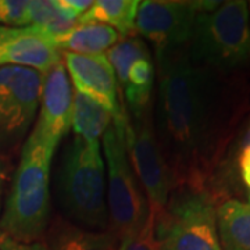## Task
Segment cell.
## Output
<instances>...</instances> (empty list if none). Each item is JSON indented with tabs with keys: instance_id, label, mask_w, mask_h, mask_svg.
I'll use <instances>...</instances> for the list:
<instances>
[{
	"instance_id": "cell-26",
	"label": "cell",
	"mask_w": 250,
	"mask_h": 250,
	"mask_svg": "<svg viewBox=\"0 0 250 250\" xmlns=\"http://www.w3.org/2000/svg\"><path fill=\"white\" fill-rule=\"evenodd\" d=\"M6 177H7V164L0 157V208H1V197H3V189H4V184H6Z\"/></svg>"
},
{
	"instance_id": "cell-14",
	"label": "cell",
	"mask_w": 250,
	"mask_h": 250,
	"mask_svg": "<svg viewBox=\"0 0 250 250\" xmlns=\"http://www.w3.org/2000/svg\"><path fill=\"white\" fill-rule=\"evenodd\" d=\"M217 227L223 250H250V203L228 199L217 206Z\"/></svg>"
},
{
	"instance_id": "cell-18",
	"label": "cell",
	"mask_w": 250,
	"mask_h": 250,
	"mask_svg": "<svg viewBox=\"0 0 250 250\" xmlns=\"http://www.w3.org/2000/svg\"><path fill=\"white\" fill-rule=\"evenodd\" d=\"M78 22L67 17L57 7L54 0L29 1V25L32 29L56 43L57 39L67 35ZM56 46V45H54Z\"/></svg>"
},
{
	"instance_id": "cell-5",
	"label": "cell",
	"mask_w": 250,
	"mask_h": 250,
	"mask_svg": "<svg viewBox=\"0 0 250 250\" xmlns=\"http://www.w3.org/2000/svg\"><path fill=\"white\" fill-rule=\"evenodd\" d=\"M190 57L217 68H236L250 62V3L215 1L197 14L190 36Z\"/></svg>"
},
{
	"instance_id": "cell-4",
	"label": "cell",
	"mask_w": 250,
	"mask_h": 250,
	"mask_svg": "<svg viewBox=\"0 0 250 250\" xmlns=\"http://www.w3.org/2000/svg\"><path fill=\"white\" fill-rule=\"evenodd\" d=\"M129 118H113L103 135V154L107 182L108 229L118 242L136 232L150 218L152 211L135 175L126 152L125 128Z\"/></svg>"
},
{
	"instance_id": "cell-12",
	"label": "cell",
	"mask_w": 250,
	"mask_h": 250,
	"mask_svg": "<svg viewBox=\"0 0 250 250\" xmlns=\"http://www.w3.org/2000/svg\"><path fill=\"white\" fill-rule=\"evenodd\" d=\"M60 60V50L31 27L0 25V68L27 67L46 74Z\"/></svg>"
},
{
	"instance_id": "cell-9",
	"label": "cell",
	"mask_w": 250,
	"mask_h": 250,
	"mask_svg": "<svg viewBox=\"0 0 250 250\" xmlns=\"http://www.w3.org/2000/svg\"><path fill=\"white\" fill-rule=\"evenodd\" d=\"M215 1H141L135 31L152 42L157 56L181 50L189 43L197 14Z\"/></svg>"
},
{
	"instance_id": "cell-20",
	"label": "cell",
	"mask_w": 250,
	"mask_h": 250,
	"mask_svg": "<svg viewBox=\"0 0 250 250\" xmlns=\"http://www.w3.org/2000/svg\"><path fill=\"white\" fill-rule=\"evenodd\" d=\"M106 57L116 74L120 89L124 90L131 67L139 60H150V52L143 39L138 36H128L108 49Z\"/></svg>"
},
{
	"instance_id": "cell-6",
	"label": "cell",
	"mask_w": 250,
	"mask_h": 250,
	"mask_svg": "<svg viewBox=\"0 0 250 250\" xmlns=\"http://www.w3.org/2000/svg\"><path fill=\"white\" fill-rule=\"evenodd\" d=\"M160 250H223L217 227V206L203 189L184 187L171 193L166 207L153 215Z\"/></svg>"
},
{
	"instance_id": "cell-17",
	"label": "cell",
	"mask_w": 250,
	"mask_h": 250,
	"mask_svg": "<svg viewBox=\"0 0 250 250\" xmlns=\"http://www.w3.org/2000/svg\"><path fill=\"white\" fill-rule=\"evenodd\" d=\"M113 123V116L92 99L74 92L71 129L77 136L88 141H99Z\"/></svg>"
},
{
	"instance_id": "cell-21",
	"label": "cell",
	"mask_w": 250,
	"mask_h": 250,
	"mask_svg": "<svg viewBox=\"0 0 250 250\" xmlns=\"http://www.w3.org/2000/svg\"><path fill=\"white\" fill-rule=\"evenodd\" d=\"M229 175L245 195L243 202L250 203V117L242 126L231 153Z\"/></svg>"
},
{
	"instance_id": "cell-19",
	"label": "cell",
	"mask_w": 250,
	"mask_h": 250,
	"mask_svg": "<svg viewBox=\"0 0 250 250\" xmlns=\"http://www.w3.org/2000/svg\"><path fill=\"white\" fill-rule=\"evenodd\" d=\"M154 83V65L152 60H139L131 67L124 96L132 117L142 113L152 104V89Z\"/></svg>"
},
{
	"instance_id": "cell-3",
	"label": "cell",
	"mask_w": 250,
	"mask_h": 250,
	"mask_svg": "<svg viewBox=\"0 0 250 250\" xmlns=\"http://www.w3.org/2000/svg\"><path fill=\"white\" fill-rule=\"evenodd\" d=\"M53 153L29 135L24 143L3 217L1 232L20 242H36L50 224V167Z\"/></svg>"
},
{
	"instance_id": "cell-16",
	"label": "cell",
	"mask_w": 250,
	"mask_h": 250,
	"mask_svg": "<svg viewBox=\"0 0 250 250\" xmlns=\"http://www.w3.org/2000/svg\"><path fill=\"white\" fill-rule=\"evenodd\" d=\"M120 41L116 29L103 24H77L75 28L56 41V47L68 53L103 54Z\"/></svg>"
},
{
	"instance_id": "cell-8",
	"label": "cell",
	"mask_w": 250,
	"mask_h": 250,
	"mask_svg": "<svg viewBox=\"0 0 250 250\" xmlns=\"http://www.w3.org/2000/svg\"><path fill=\"white\" fill-rule=\"evenodd\" d=\"M43 80L27 67L0 68V152L21 142L35 123Z\"/></svg>"
},
{
	"instance_id": "cell-1",
	"label": "cell",
	"mask_w": 250,
	"mask_h": 250,
	"mask_svg": "<svg viewBox=\"0 0 250 250\" xmlns=\"http://www.w3.org/2000/svg\"><path fill=\"white\" fill-rule=\"evenodd\" d=\"M159 88L154 131L175 177L203 150L210 126L211 88L206 71L184 49L157 56Z\"/></svg>"
},
{
	"instance_id": "cell-22",
	"label": "cell",
	"mask_w": 250,
	"mask_h": 250,
	"mask_svg": "<svg viewBox=\"0 0 250 250\" xmlns=\"http://www.w3.org/2000/svg\"><path fill=\"white\" fill-rule=\"evenodd\" d=\"M0 25L24 28L29 25L28 0H0Z\"/></svg>"
},
{
	"instance_id": "cell-10",
	"label": "cell",
	"mask_w": 250,
	"mask_h": 250,
	"mask_svg": "<svg viewBox=\"0 0 250 250\" xmlns=\"http://www.w3.org/2000/svg\"><path fill=\"white\" fill-rule=\"evenodd\" d=\"M71 82L64 62H59L45 74L38 118L31 136L50 153H56L59 143L71 129Z\"/></svg>"
},
{
	"instance_id": "cell-7",
	"label": "cell",
	"mask_w": 250,
	"mask_h": 250,
	"mask_svg": "<svg viewBox=\"0 0 250 250\" xmlns=\"http://www.w3.org/2000/svg\"><path fill=\"white\" fill-rule=\"evenodd\" d=\"M152 104L134 116L125 128L126 152L153 215L166 207L174 187V175L161 152L154 131Z\"/></svg>"
},
{
	"instance_id": "cell-25",
	"label": "cell",
	"mask_w": 250,
	"mask_h": 250,
	"mask_svg": "<svg viewBox=\"0 0 250 250\" xmlns=\"http://www.w3.org/2000/svg\"><path fill=\"white\" fill-rule=\"evenodd\" d=\"M0 250H49L41 242H20L0 232Z\"/></svg>"
},
{
	"instance_id": "cell-15",
	"label": "cell",
	"mask_w": 250,
	"mask_h": 250,
	"mask_svg": "<svg viewBox=\"0 0 250 250\" xmlns=\"http://www.w3.org/2000/svg\"><path fill=\"white\" fill-rule=\"evenodd\" d=\"M139 3L138 0H96L77 22L107 25L124 39L135 32Z\"/></svg>"
},
{
	"instance_id": "cell-2",
	"label": "cell",
	"mask_w": 250,
	"mask_h": 250,
	"mask_svg": "<svg viewBox=\"0 0 250 250\" xmlns=\"http://www.w3.org/2000/svg\"><path fill=\"white\" fill-rule=\"evenodd\" d=\"M56 196L71 223L96 231L108 228L106 164L99 141L74 135L65 145L56 172Z\"/></svg>"
},
{
	"instance_id": "cell-13",
	"label": "cell",
	"mask_w": 250,
	"mask_h": 250,
	"mask_svg": "<svg viewBox=\"0 0 250 250\" xmlns=\"http://www.w3.org/2000/svg\"><path fill=\"white\" fill-rule=\"evenodd\" d=\"M118 243L110 231L86 229L64 217H56L45 233L49 250H117Z\"/></svg>"
},
{
	"instance_id": "cell-24",
	"label": "cell",
	"mask_w": 250,
	"mask_h": 250,
	"mask_svg": "<svg viewBox=\"0 0 250 250\" xmlns=\"http://www.w3.org/2000/svg\"><path fill=\"white\" fill-rule=\"evenodd\" d=\"M57 7L71 20L78 21L92 7V0H54Z\"/></svg>"
},
{
	"instance_id": "cell-11",
	"label": "cell",
	"mask_w": 250,
	"mask_h": 250,
	"mask_svg": "<svg viewBox=\"0 0 250 250\" xmlns=\"http://www.w3.org/2000/svg\"><path fill=\"white\" fill-rule=\"evenodd\" d=\"M64 67L75 92L106 108L113 118L125 114L118 95V83L106 54H75L64 52Z\"/></svg>"
},
{
	"instance_id": "cell-23",
	"label": "cell",
	"mask_w": 250,
	"mask_h": 250,
	"mask_svg": "<svg viewBox=\"0 0 250 250\" xmlns=\"http://www.w3.org/2000/svg\"><path fill=\"white\" fill-rule=\"evenodd\" d=\"M117 250H160L154 238L153 214L139 231L123 238Z\"/></svg>"
}]
</instances>
